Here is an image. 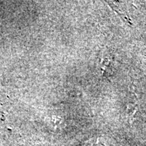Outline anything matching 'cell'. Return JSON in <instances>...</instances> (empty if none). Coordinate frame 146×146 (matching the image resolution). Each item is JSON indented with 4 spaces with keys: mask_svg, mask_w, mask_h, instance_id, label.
Returning <instances> with one entry per match:
<instances>
[{
    "mask_svg": "<svg viewBox=\"0 0 146 146\" xmlns=\"http://www.w3.org/2000/svg\"><path fill=\"white\" fill-rule=\"evenodd\" d=\"M100 143L98 140H96L92 139H90L89 141H87L85 143V146H100Z\"/></svg>",
    "mask_w": 146,
    "mask_h": 146,
    "instance_id": "1",
    "label": "cell"
}]
</instances>
